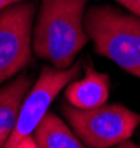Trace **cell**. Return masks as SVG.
<instances>
[{
  "label": "cell",
  "instance_id": "7",
  "mask_svg": "<svg viewBox=\"0 0 140 148\" xmlns=\"http://www.w3.org/2000/svg\"><path fill=\"white\" fill-rule=\"evenodd\" d=\"M31 86L27 74H19L0 89V148L5 147L14 130L22 101Z\"/></svg>",
  "mask_w": 140,
  "mask_h": 148
},
{
  "label": "cell",
  "instance_id": "3",
  "mask_svg": "<svg viewBox=\"0 0 140 148\" xmlns=\"http://www.w3.org/2000/svg\"><path fill=\"white\" fill-rule=\"evenodd\" d=\"M62 114L87 148H111L130 139L140 125V114L121 104H103L92 110L63 104Z\"/></svg>",
  "mask_w": 140,
  "mask_h": 148
},
{
  "label": "cell",
  "instance_id": "6",
  "mask_svg": "<svg viewBox=\"0 0 140 148\" xmlns=\"http://www.w3.org/2000/svg\"><path fill=\"white\" fill-rule=\"evenodd\" d=\"M109 96V77L87 67L84 77L65 86V98L69 105L80 110H92L106 104Z\"/></svg>",
  "mask_w": 140,
  "mask_h": 148
},
{
  "label": "cell",
  "instance_id": "12",
  "mask_svg": "<svg viewBox=\"0 0 140 148\" xmlns=\"http://www.w3.org/2000/svg\"><path fill=\"white\" fill-rule=\"evenodd\" d=\"M19 2H22V0H0V10H3V9L12 6V5H16Z\"/></svg>",
  "mask_w": 140,
  "mask_h": 148
},
{
  "label": "cell",
  "instance_id": "1",
  "mask_svg": "<svg viewBox=\"0 0 140 148\" xmlns=\"http://www.w3.org/2000/svg\"><path fill=\"white\" fill-rule=\"evenodd\" d=\"M88 0H43L33 31V52L67 70L87 45L84 14Z\"/></svg>",
  "mask_w": 140,
  "mask_h": 148
},
{
  "label": "cell",
  "instance_id": "2",
  "mask_svg": "<svg viewBox=\"0 0 140 148\" xmlns=\"http://www.w3.org/2000/svg\"><path fill=\"white\" fill-rule=\"evenodd\" d=\"M84 28L94 52L140 79V18L111 5L92 6L84 14Z\"/></svg>",
  "mask_w": 140,
  "mask_h": 148
},
{
  "label": "cell",
  "instance_id": "5",
  "mask_svg": "<svg viewBox=\"0 0 140 148\" xmlns=\"http://www.w3.org/2000/svg\"><path fill=\"white\" fill-rule=\"evenodd\" d=\"M35 5L19 2L0 10V84L28 65L33 53Z\"/></svg>",
  "mask_w": 140,
  "mask_h": 148
},
{
  "label": "cell",
  "instance_id": "10",
  "mask_svg": "<svg viewBox=\"0 0 140 148\" xmlns=\"http://www.w3.org/2000/svg\"><path fill=\"white\" fill-rule=\"evenodd\" d=\"M15 148H37V145H35V142H34L33 136H28V138L22 139V141H21Z\"/></svg>",
  "mask_w": 140,
  "mask_h": 148
},
{
  "label": "cell",
  "instance_id": "11",
  "mask_svg": "<svg viewBox=\"0 0 140 148\" xmlns=\"http://www.w3.org/2000/svg\"><path fill=\"white\" fill-rule=\"evenodd\" d=\"M111 148H140V145H136L134 142L125 139V141H122V142H120V144H117V145H113V147H111Z\"/></svg>",
  "mask_w": 140,
  "mask_h": 148
},
{
  "label": "cell",
  "instance_id": "4",
  "mask_svg": "<svg viewBox=\"0 0 140 148\" xmlns=\"http://www.w3.org/2000/svg\"><path fill=\"white\" fill-rule=\"evenodd\" d=\"M81 67L83 61H77L67 70L55 67H46L41 70L39 79L24 98L15 127L3 148H15L22 139L31 136L59 92L80 76Z\"/></svg>",
  "mask_w": 140,
  "mask_h": 148
},
{
  "label": "cell",
  "instance_id": "8",
  "mask_svg": "<svg viewBox=\"0 0 140 148\" xmlns=\"http://www.w3.org/2000/svg\"><path fill=\"white\" fill-rule=\"evenodd\" d=\"M37 148H87L55 113H47L33 132Z\"/></svg>",
  "mask_w": 140,
  "mask_h": 148
},
{
  "label": "cell",
  "instance_id": "9",
  "mask_svg": "<svg viewBox=\"0 0 140 148\" xmlns=\"http://www.w3.org/2000/svg\"><path fill=\"white\" fill-rule=\"evenodd\" d=\"M117 2L125 9H128L133 15L140 18V0H117Z\"/></svg>",
  "mask_w": 140,
  "mask_h": 148
}]
</instances>
